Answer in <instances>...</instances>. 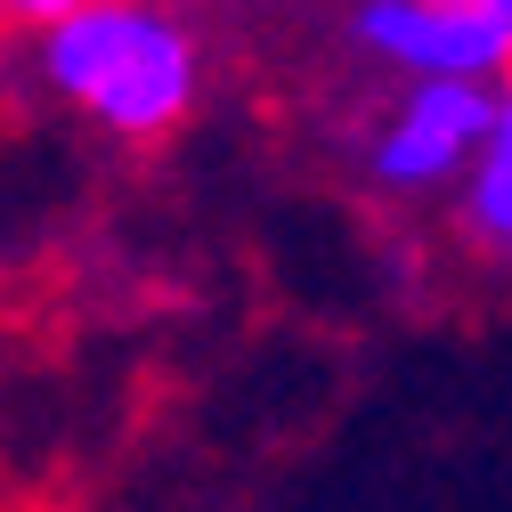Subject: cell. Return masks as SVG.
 <instances>
[{"label":"cell","mask_w":512,"mask_h":512,"mask_svg":"<svg viewBox=\"0 0 512 512\" xmlns=\"http://www.w3.org/2000/svg\"><path fill=\"white\" fill-rule=\"evenodd\" d=\"M74 9H90V0H0V33H49Z\"/></svg>","instance_id":"5"},{"label":"cell","mask_w":512,"mask_h":512,"mask_svg":"<svg viewBox=\"0 0 512 512\" xmlns=\"http://www.w3.org/2000/svg\"><path fill=\"white\" fill-rule=\"evenodd\" d=\"M33 82L122 147L171 139L204 98V33L179 0H90L33 33Z\"/></svg>","instance_id":"1"},{"label":"cell","mask_w":512,"mask_h":512,"mask_svg":"<svg viewBox=\"0 0 512 512\" xmlns=\"http://www.w3.org/2000/svg\"><path fill=\"white\" fill-rule=\"evenodd\" d=\"M456 228H464L472 252L512 261V74L488 98V147H480V163L456 187Z\"/></svg>","instance_id":"4"},{"label":"cell","mask_w":512,"mask_h":512,"mask_svg":"<svg viewBox=\"0 0 512 512\" xmlns=\"http://www.w3.org/2000/svg\"><path fill=\"white\" fill-rule=\"evenodd\" d=\"M350 41L399 82H480L512 74V33L480 0H350Z\"/></svg>","instance_id":"2"},{"label":"cell","mask_w":512,"mask_h":512,"mask_svg":"<svg viewBox=\"0 0 512 512\" xmlns=\"http://www.w3.org/2000/svg\"><path fill=\"white\" fill-rule=\"evenodd\" d=\"M480 9H488V17H496V25L512 33V0H480Z\"/></svg>","instance_id":"6"},{"label":"cell","mask_w":512,"mask_h":512,"mask_svg":"<svg viewBox=\"0 0 512 512\" xmlns=\"http://www.w3.org/2000/svg\"><path fill=\"white\" fill-rule=\"evenodd\" d=\"M488 98L496 90H480V82H407L366 131V179L382 196L464 187V171L488 147Z\"/></svg>","instance_id":"3"}]
</instances>
